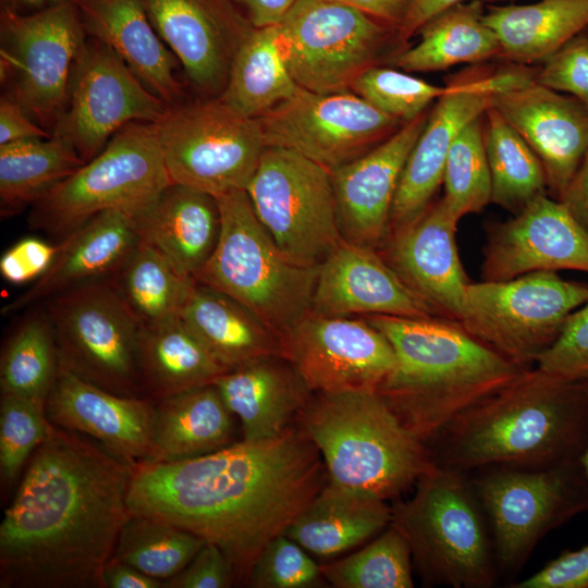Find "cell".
I'll list each match as a JSON object with an SVG mask.
<instances>
[{
	"instance_id": "cell-53",
	"label": "cell",
	"mask_w": 588,
	"mask_h": 588,
	"mask_svg": "<svg viewBox=\"0 0 588 588\" xmlns=\"http://www.w3.org/2000/svg\"><path fill=\"white\" fill-rule=\"evenodd\" d=\"M52 135L34 122L22 107L2 93L0 98V145Z\"/></svg>"
},
{
	"instance_id": "cell-2",
	"label": "cell",
	"mask_w": 588,
	"mask_h": 588,
	"mask_svg": "<svg viewBox=\"0 0 588 588\" xmlns=\"http://www.w3.org/2000/svg\"><path fill=\"white\" fill-rule=\"evenodd\" d=\"M134 466L52 424L0 525L1 588H105Z\"/></svg>"
},
{
	"instance_id": "cell-19",
	"label": "cell",
	"mask_w": 588,
	"mask_h": 588,
	"mask_svg": "<svg viewBox=\"0 0 588 588\" xmlns=\"http://www.w3.org/2000/svg\"><path fill=\"white\" fill-rule=\"evenodd\" d=\"M483 281H505L535 271L588 272V232L566 206L548 194L513 218L488 225Z\"/></svg>"
},
{
	"instance_id": "cell-5",
	"label": "cell",
	"mask_w": 588,
	"mask_h": 588,
	"mask_svg": "<svg viewBox=\"0 0 588 588\" xmlns=\"http://www.w3.org/2000/svg\"><path fill=\"white\" fill-rule=\"evenodd\" d=\"M295 422L318 449L329 482L387 502L437 465L377 391L313 394Z\"/></svg>"
},
{
	"instance_id": "cell-39",
	"label": "cell",
	"mask_w": 588,
	"mask_h": 588,
	"mask_svg": "<svg viewBox=\"0 0 588 588\" xmlns=\"http://www.w3.org/2000/svg\"><path fill=\"white\" fill-rule=\"evenodd\" d=\"M111 282L139 323L154 326L180 317L195 279L182 273L157 248L140 241Z\"/></svg>"
},
{
	"instance_id": "cell-25",
	"label": "cell",
	"mask_w": 588,
	"mask_h": 588,
	"mask_svg": "<svg viewBox=\"0 0 588 588\" xmlns=\"http://www.w3.org/2000/svg\"><path fill=\"white\" fill-rule=\"evenodd\" d=\"M428 114L405 123L366 155L330 172L345 241L376 249L382 243L402 171Z\"/></svg>"
},
{
	"instance_id": "cell-27",
	"label": "cell",
	"mask_w": 588,
	"mask_h": 588,
	"mask_svg": "<svg viewBox=\"0 0 588 588\" xmlns=\"http://www.w3.org/2000/svg\"><path fill=\"white\" fill-rule=\"evenodd\" d=\"M150 22L206 95L222 93L234 52L247 32L215 0H143Z\"/></svg>"
},
{
	"instance_id": "cell-62",
	"label": "cell",
	"mask_w": 588,
	"mask_h": 588,
	"mask_svg": "<svg viewBox=\"0 0 588 588\" xmlns=\"http://www.w3.org/2000/svg\"><path fill=\"white\" fill-rule=\"evenodd\" d=\"M585 32L588 34V28Z\"/></svg>"
},
{
	"instance_id": "cell-14",
	"label": "cell",
	"mask_w": 588,
	"mask_h": 588,
	"mask_svg": "<svg viewBox=\"0 0 588 588\" xmlns=\"http://www.w3.org/2000/svg\"><path fill=\"white\" fill-rule=\"evenodd\" d=\"M278 28L291 76L317 94L348 91L399 33L339 0H295Z\"/></svg>"
},
{
	"instance_id": "cell-33",
	"label": "cell",
	"mask_w": 588,
	"mask_h": 588,
	"mask_svg": "<svg viewBox=\"0 0 588 588\" xmlns=\"http://www.w3.org/2000/svg\"><path fill=\"white\" fill-rule=\"evenodd\" d=\"M152 402L151 462L193 458L233 443L234 415L215 384Z\"/></svg>"
},
{
	"instance_id": "cell-24",
	"label": "cell",
	"mask_w": 588,
	"mask_h": 588,
	"mask_svg": "<svg viewBox=\"0 0 588 588\" xmlns=\"http://www.w3.org/2000/svg\"><path fill=\"white\" fill-rule=\"evenodd\" d=\"M310 311L331 317H439L406 286L376 248L344 238L319 264Z\"/></svg>"
},
{
	"instance_id": "cell-13",
	"label": "cell",
	"mask_w": 588,
	"mask_h": 588,
	"mask_svg": "<svg viewBox=\"0 0 588 588\" xmlns=\"http://www.w3.org/2000/svg\"><path fill=\"white\" fill-rule=\"evenodd\" d=\"M60 368L112 393L144 397L137 370L142 324L111 281L46 301Z\"/></svg>"
},
{
	"instance_id": "cell-31",
	"label": "cell",
	"mask_w": 588,
	"mask_h": 588,
	"mask_svg": "<svg viewBox=\"0 0 588 588\" xmlns=\"http://www.w3.org/2000/svg\"><path fill=\"white\" fill-rule=\"evenodd\" d=\"M180 318L228 370L281 356L279 335L231 296L195 280Z\"/></svg>"
},
{
	"instance_id": "cell-7",
	"label": "cell",
	"mask_w": 588,
	"mask_h": 588,
	"mask_svg": "<svg viewBox=\"0 0 588 588\" xmlns=\"http://www.w3.org/2000/svg\"><path fill=\"white\" fill-rule=\"evenodd\" d=\"M216 198L219 238L195 280L241 303L281 338L310 311L319 266H301L281 252L245 189Z\"/></svg>"
},
{
	"instance_id": "cell-3",
	"label": "cell",
	"mask_w": 588,
	"mask_h": 588,
	"mask_svg": "<svg viewBox=\"0 0 588 588\" xmlns=\"http://www.w3.org/2000/svg\"><path fill=\"white\" fill-rule=\"evenodd\" d=\"M588 444V381L528 368L467 409L428 445L438 466L464 473L579 461Z\"/></svg>"
},
{
	"instance_id": "cell-57",
	"label": "cell",
	"mask_w": 588,
	"mask_h": 588,
	"mask_svg": "<svg viewBox=\"0 0 588 588\" xmlns=\"http://www.w3.org/2000/svg\"><path fill=\"white\" fill-rule=\"evenodd\" d=\"M467 0H413L407 17L399 29L400 41H405L432 17Z\"/></svg>"
},
{
	"instance_id": "cell-10",
	"label": "cell",
	"mask_w": 588,
	"mask_h": 588,
	"mask_svg": "<svg viewBox=\"0 0 588 588\" xmlns=\"http://www.w3.org/2000/svg\"><path fill=\"white\" fill-rule=\"evenodd\" d=\"M155 124L171 184L213 197L246 191L266 148L258 119L219 97L180 102Z\"/></svg>"
},
{
	"instance_id": "cell-41",
	"label": "cell",
	"mask_w": 588,
	"mask_h": 588,
	"mask_svg": "<svg viewBox=\"0 0 588 588\" xmlns=\"http://www.w3.org/2000/svg\"><path fill=\"white\" fill-rule=\"evenodd\" d=\"M54 334L46 309L28 315L0 359L1 393L46 402L59 373Z\"/></svg>"
},
{
	"instance_id": "cell-45",
	"label": "cell",
	"mask_w": 588,
	"mask_h": 588,
	"mask_svg": "<svg viewBox=\"0 0 588 588\" xmlns=\"http://www.w3.org/2000/svg\"><path fill=\"white\" fill-rule=\"evenodd\" d=\"M49 420L45 402L1 393L0 475L2 487L20 476L34 451L45 440Z\"/></svg>"
},
{
	"instance_id": "cell-28",
	"label": "cell",
	"mask_w": 588,
	"mask_h": 588,
	"mask_svg": "<svg viewBox=\"0 0 588 588\" xmlns=\"http://www.w3.org/2000/svg\"><path fill=\"white\" fill-rule=\"evenodd\" d=\"M86 35L110 47L169 107L181 102L179 60L160 38L143 0H74Z\"/></svg>"
},
{
	"instance_id": "cell-35",
	"label": "cell",
	"mask_w": 588,
	"mask_h": 588,
	"mask_svg": "<svg viewBox=\"0 0 588 588\" xmlns=\"http://www.w3.org/2000/svg\"><path fill=\"white\" fill-rule=\"evenodd\" d=\"M483 21L499 38L500 59L529 65L543 62L588 28V0L488 4Z\"/></svg>"
},
{
	"instance_id": "cell-18",
	"label": "cell",
	"mask_w": 588,
	"mask_h": 588,
	"mask_svg": "<svg viewBox=\"0 0 588 588\" xmlns=\"http://www.w3.org/2000/svg\"><path fill=\"white\" fill-rule=\"evenodd\" d=\"M280 343L314 393L377 391L396 365L389 340L365 318L309 311Z\"/></svg>"
},
{
	"instance_id": "cell-51",
	"label": "cell",
	"mask_w": 588,
	"mask_h": 588,
	"mask_svg": "<svg viewBox=\"0 0 588 588\" xmlns=\"http://www.w3.org/2000/svg\"><path fill=\"white\" fill-rule=\"evenodd\" d=\"M234 585V571L226 555L218 546L205 542L181 572L162 583V588H229Z\"/></svg>"
},
{
	"instance_id": "cell-56",
	"label": "cell",
	"mask_w": 588,
	"mask_h": 588,
	"mask_svg": "<svg viewBox=\"0 0 588 588\" xmlns=\"http://www.w3.org/2000/svg\"><path fill=\"white\" fill-rule=\"evenodd\" d=\"M560 201L588 232V150Z\"/></svg>"
},
{
	"instance_id": "cell-29",
	"label": "cell",
	"mask_w": 588,
	"mask_h": 588,
	"mask_svg": "<svg viewBox=\"0 0 588 588\" xmlns=\"http://www.w3.org/2000/svg\"><path fill=\"white\" fill-rule=\"evenodd\" d=\"M215 385L230 412L238 418L243 440L250 442L280 437L294 425L314 394L280 355L228 370Z\"/></svg>"
},
{
	"instance_id": "cell-8",
	"label": "cell",
	"mask_w": 588,
	"mask_h": 588,
	"mask_svg": "<svg viewBox=\"0 0 588 588\" xmlns=\"http://www.w3.org/2000/svg\"><path fill=\"white\" fill-rule=\"evenodd\" d=\"M170 184L156 124L131 122L30 207L28 225L61 240L107 210L137 215Z\"/></svg>"
},
{
	"instance_id": "cell-43",
	"label": "cell",
	"mask_w": 588,
	"mask_h": 588,
	"mask_svg": "<svg viewBox=\"0 0 588 588\" xmlns=\"http://www.w3.org/2000/svg\"><path fill=\"white\" fill-rule=\"evenodd\" d=\"M413 559L404 535L391 523L362 550L321 565L334 588H412Z\"/></svg>"
},
{
	"instance_id": "cell-46",
	"label": "cell",
	"mask_w": 588,
	"mask_h": 588,
	"mask_svg": "<svg viewBox=\"0 0 588 588\" xmlns=\"http://www.w3.org/2000/svg\"><path fill=\"white\" fill-rule=\"evenodd\" d=\"M445 88L407 72L373 65L354 81L350 90L384 114L408 123L426 112Z\"/></svg>"
},
{
	"instance_id": "cell-47",
	"label": "cell",
	"mask_w": 588,
	"mask_h": 588,
	"mask_svg": "<svg viewBox=\"0 0 588 588\" xmlns=\"http://www.w3.org/2000/svg\"><path fill=\"white\" fill-rule=\"evenodd\" d=\"M252 588H321L329 586L321 565L285 534L262 550L246 583Z\"/></svg>"
},
{
	"instance_id": "cell-49",
	"label": "cell",
	"mask_w": 588,
	"mask_h": 588,
	"mask_svg": "<svg viewBox=\"0 0 588 588\" xmlns=\"http://www.w3.org/2000/svg\"><path fill=\"white\" fill-rule=\"evenodd\" d=\"M538 66L537 83L588 106V34H578Z\"/></svg>"
},
{
	"instance_id": "cell-30",
	"label": "cell",
	"mask_w": 588,
	"mask_h": 588,
	"mask_svg": "<svg viewBox=\"0 0 588 588\" xmlns=\"http://www.w3.org/2000/svg\"><path fill=\"white\" fill-rule=\"evenodd\" d=\"M136 223L140 241L195 279L215 250L221 218L216 197L170 184L136 215Z\"/></svg>"
},
{
	"instance_id": "cell-32",
	"label": "cell",
	"mask_w": 588,
	"mask_h": 588,
	"mask_svg": "<svg viewBox=\"0 0 588 588\" xmlns=\"http://www.w3.org/2000/svg\"><path fill=\"white\" fill-rule=\"evenodd\" d=\"M390 522L387 501L327 481L285 535L308 553L328 559L362 544Z\"/></svg>"
},
{
	"instance_id": "cell-17",
	"label": "cell",
	"mask_w": 588,
	"mask_h": 588,
	"mask_svg": "<svg viewBox=\"0 0 588 588\" xmlns=\"http://www.w3.org/2000/svg\"><path fill=\"white\" fill-rule=\"evenodd\" d=\"M258 121L265 147L296 151L330 172L366 155L405 124L354 93L303 88Z\"/></svg>"
},
{
	"instance_id": "cell-1",
	"label": "cell",
	"mask_w": 588,
	"mask_h": 588,
	"mask_svg": "<svg viewBox=\"0 0 588 588\" xmlns=\"http://www.w3.org/2000/svg\"><path fill=\"white\" fill-rule=\"evenodd\" d=\"M328 481L322 457L295 422L280 437L134 466L131 514L218 546L245 585L266 546L285 534Z\"/></svg>"
},
{
	"instance_id": "cell-36",
	"label": "cell",
	"mask_w": 588,
	"mask_h": 588,
	"mask_svg": "<svg viewBox=\"0 0 588 588\" xmlns=\"http://www.w3.org/2000/svg\"><path fill=\"white\" fill-rule=\"evenodd\" d=\"M485 12L482 0L464 1L444 10L418 29V44L394 54L391 63L412 73L500 58L501 45L485 23Z\"/></svg>"
},
{
	"instance_id": "cell-40",
	"label": "cell",
	"mask_w": 588,
	"mask_h": 588,
	"mask_svg": "<svg viewBox=\"0 0 588 588\" xmlns=\"http://www.w3.org/2000/svg\"><path fill=\"white\" fill-rule=\"evenodd\" d=\"M483 142L491 174V203L516 215L548 194L538 156L490 106L483 113Z\"/></svg>"
},
{
	"instance_id": "cell-61",
	"label": "cell",
	"mask_w": 588,
	"mask_h": 588,
	"mask_svg": "<svg viewBox=\"0 0 588 588\" xmlns=\"http://www.w3.org/2000/svg\"><path fill=\"white\" fill-rule=\"evenodd\" d=\"M485 3L488 4H495L498 2L509 1V0H482Z\"/></svg>"
},
{
	"instance_id": "cell-42",
	"label": "cell",
	"mask_w": 588,
	"mask_h": 588,
	"mask_svg": "<svg viewBox=\"0 0 588 588\" xmlns=\"http://www.w3.org/2000/svg\"><path fill=\"white\" fill-rule=\"evenodd\" d=\"M205 542L166 522L131 514L121 528L113 558L163 583L181 572Z\"/></svg>"
},
{
	"instance_id": "cell-50",
	"label": "cell",
	"mask_w": 588,
	"mask_h": 588,
	"mask_svg": "<svg viewBox=\"0 0 588 588\" xmlns=\"http://www.w3.org/2000/svg\"><path fill=\"white\" fill-rule=\"evenodd\" d=\"M59 252L38 237H25L8 248L0 257V274L9 283L22 285L40 279L51 267Z\"/></svg>"
},
{
	"instance_id": "cell-60",
	"label": "cell",
	"mask_w": 588,
	"mask_h": 588,
	"mask_svg": "<svg viewBox=\"0 0 588 588\" xmlns=\"http://www.w3.org/2000/svg\"><path fill=\"white\" fill-rule=\"evenodd\" d=\"M579 461H580L581 467H583V469L585 471V475H586V477L588 479V444H587L585 451L583 452Z\"/></svg>"
},
{
	"instance_id": "cell-44",
	"label": "cell",
	"mask_w": 588,
	"mask_h": 588,
	"mask_svg": "<svg viewBox=\"0 0 588 588\" xmlns=\"http://www.w3.org/2000/svg\"><path fill=\"white\" fill-rule=\"evenodd\" d=\"M444 199L460 220L491 203L492 184L483 142V114L466 124L450 147L444 173Z\"/></svg>"
},
{
	"instance_id": "cell-34",
	"label": "cell",
	"mask_w": 588,
	"mask_h": 588,
	"mask_svg": "<svg viewBox=\"0 0 588 588\" xmlns=\"http://www.w3.org/2000/svg\"><path fill=\"white\" fill-rule=\"evenodd\" d=\"M137 370L142 393L151 401L215 384L228 371L180 317L142 326Z\"/></svg>"
},
{
	"instance_id": "cell-4",
	"label": "cell",
	"mask_w": 588,
	"mask_h": 588,
	"mask_svg": "<svg viewBox=\"0 0 588 588\" xmlns=\"http://www.w3.org/2000/svg\"><path fill=\"white\" fill-rule=\"evenodd\" d=\"M391 343L396 365L377 392L402 424L430 444L457 416L494 395L522 367L440 317L369 315Z\"/></svg>"
},
{
	"instance_id": "cell-54",
	"label": "cell",
	"mask_w": 588,
	"mask_h": 588,
	"mask_svg": "<svg viewBox=\"0 0 588 588\" xmlns=\"http://www.w3.org/2000/svg\"><path fill=\"white\" fill-rule=\"evenodd\" d=\"M102 578L105 588H162L161 580L113 556L105 566Z\"/></svg>"
},
{
	"instance_id": "cell-23",
	"label": "cell",
	"mask_w": 588,
	"mask_h": 588,
	"mask_svg": "<svg viewBox=\"0 0 588 588\" xmlns=\"http://www.w3.org/2000/svg\"><path fill=\"white\" fill-rule=\"evenodd\" d=\"M45 409L53 426L93 439L132 466L152 460L154 402L147 397L119 395L59 368Z\"/></svg>"
},
{
	"instance_id": "cell-48",
	"label": "cell",
	"mask_w": 588,
	"mask_h": 588,
	"mask_svg": "<svg viewBox=\"0 0 588 588\" xmlns=\"http://www.w3.org/2000/svg\"><path fill=\"white\" fill-rule=\"evenodd\" d=\"M537 367L568 380H588V301L567 319L559 339Z\"/></svg>"
},
{
	"instance_id": "cell-9",
	"label": "cell",
	"mask_w": 588,
	"mask_h": 588,
	"mask_svg": "<svg viewBox=\"0 0 588 588\" xmlns=\"http://www.w3.org/2000/svg\"><path fill=\"white\" fill-rule=\"evenodd\" d=\"M476 471L470 481L489 524L500 571L519 569L542 537L588 512V479L580 461Z\"/></svg>"
},
{
	"instance_id": "cell-58",
	"label": "cell",
	"mask_w": 588,
	"mask_h": 588,
	"mask_svg": "<svg viewBox=\"0 0 588 588\" xmlns=\"http://www.w3.org/2000/svg\"><path fill=\"white\" fill-rule=\"evenodd\" d=\"M247 11L255 28L278 25L295 0H235Z\"/></svg>"
},
{
	"instance_id": "cell-59",
	"label": "cell",
	"mask_w": 588,
	"mask_h": 588,
	"mask_svg": "<svg viewBox=\"0 0 588 588\" xmlns=\"http://www.w3.org/2000/svg\"><path fill=\"white\" fill-rule=\"evenodd\" d=\"M68 0H1L2 8L15 12L26 13L30 10H40Z\"/></svg>"
},
{
	"instance_id": "cell-20",
	"label": "cell",
	"mask_w": 588,
	"mask_h": 588,
	"mask_svg": "<svg viewBox=\"0 0 588 588\" xmlns=\"http://www.w3.org/2000/svg\"><path fill=\"white\" fill-rule=\"evenodd\" d=\"M458 221L442 197L414 221L388 232L378 249L406 286L439 317L460 323L471 281L457 252Z\"/></svg>"
},
{
	"instance_id": "cell-6",
	"label": "cell",
	"mask_w": 588,
	"mask_h": 588,
	"mask_svg": "<svg viewBox=\"0 0 588 588\" xmlns=\"http://www.w3.org/2000/svg\"><path fill=\"white\" fill-rule=\"evenodd\" d=\"M422 581L453 588H489L499 566L487 517L467 473L436 465L414 494L391 506Z\"/></svg>"
},
{
	"instance_id": "cell-52",
	"label": "cell",
	"mask_w": 588,
	"mask_h": 588,
	"mask_svg": "<svg viewBox=\"0 0 588 588\" xmlns=\"http://www.w3.org/2000/svg\"><path fill=\"white\" fill-rule=\"evenodd\" d=\"M514 588H588V546L566 550Z\"/></svg>"
},
{
	"instance_id": "cell-16",
	"label": "cell",
	"mask_w": 588,
	"mask_h": 588,
	"mask_svg": "<svg viewBox=\"0 0 588 588\" xmlns=\"http://www.w3.org/2000/svg\"><path fill=\"white\" fill-rule=\"evenodd\" d=\"M169 108L110 47L87 36L72 66L66 108L51 135L88 162L123 126L157 123Z\"/></svg>"
},
{
	"instance_id": "cell-21",
	"label": "cell",
	"mask_w": 588,
	"mask_h": 588,
	"mask_svg": "<svg viewBox=\"0 0 588 588\" xmlns=\"http://www.w3.org/2000/svg\"><path fill=\"white\" fill-rule=\"evenodd\" d=\"M487 71L481 66L474 68L451 77L445 91L429 111L426 125L402 171L388 232L414 221L432 204L443 182L453 139L490 106Z\"/></svg>"
},
{
	"instance_id": "cell-12",
	"label": "cell",
	"mask_w": 588,
	"mask_h": 588,
	"mask_svg": "<svg viewBox=\"0 0 588 588\" xmlns=\"http://www.w3.org/2000/svg\"><path fill=\"white\" fill-rule=\"evenodd\" d=\"M86 39L74 0L35 12L1 11L3 94L50 134L66 108L72 66Z\"/></svg>"
},
{
	"instance_id": "cell-37",
	"label": "cell",
	"mask_w": 588,
	"mask_h": 588,
	"mask_svg": "<svg viewBox=\"0 0 588 588\" xmlns=\"http://www.w3.org/2000/svg\"><path fill=\"white\" fill-rule=\"evenodd\" d=\"M301 87L286 66L278 25L254 28L240 41L219 98L236 112L258 119Z\"/></svg>"
},
{
	"instance_id": "cell-15",
	"label": "cell",
	"mask_w": 588,
	"mask_h": 588,
	"mask_svg": "<svg viewBox=\"0 0 588 588\" xmlns=\"http://www.w3.org/2000/svg\"><path fill=\"white\" fill-rule=\"evenodd\" d=\"M246 192L278 247L301 266H319L343 240L330 171L296 151L266 147Z\"/></svg>"
},
{
	"instance_id": "cell-55",
	"label": "cell",
	"mask_w": 588,
	"mask_h": 588,
	"mask_svg": "<svg viewBox=\"0 0 588 588\" xmlns=\"http://www.w3.org/2000/svg\"><path fill=\"white\" fill-rule=\"evenodd\" d=\"M396 28H401L413 0H339Z\"/></svg>"
},
{
	"instance_id": "cell-26",
	"label": "cell",
	"mask_w": 588,
	"mask_h": 588,
	"mask_svg": "<svg viewBox=\"0 0 588 588\" xmlns=\"http://www.w3.org/2000/svg\"><path fill=\"white\" fill-rule=\"evenodd\" d=\"M139 242L136 213L113 209L96 215L61 238L49 270L2 313L13 314L65 291L113 280Z\"/></svg>"
},
{
	"instance_id": "cell-22",
	"label": "cell",
	"mask_w": 588,
	"mask_h": 588,
	"mask_svg": "<svg viewBox=\"0 0 588 588\" xmlns=\"http://www.w3.org/2000/svg\"><path fill=\"white\" fill-rule=\"evenodd\" d=\"M541 161L548 195L561 200L588 150V106L537 82L490 97Z\"/></svg>"
},
{
	"instance_id": "cell-38",
	"label": "cell",
	"mask_w": 588,
	"mask_h": 588,
	"mask_svg": "<svg viewBox=\"0 0 588 588\" xmlns=\"http://www.w3.org/2000/svg\"><path fill=\"white\" fill-rule=\"evenodd\" d=\"M84 163L70 145L52 136L0 145L1 216L32 207Z\"/></svg>"
},
{
	"instance_id": "cell-11",
	"label": "cell",
	"mask_w": 588,
	"mask_h": 588,
	"mask_svg": "<svg viewBox=\"0 0 588 588\" xmlns=\"http://www.w3.org/2000/svg\"><path fill=\"white\" fill-rule=\"evenodd\" d=\"M587 301V283L564 280L555 271L470 282L460 324L505 358L531 368Z\"/></svg>"
}]
</instances>
